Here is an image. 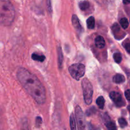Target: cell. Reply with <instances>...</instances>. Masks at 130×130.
<instances>
[{"label":"cell","mask_w":130,"mask_h":130,"mask_svg":"<svg viewBox=\"0 0 130 130\" xmlns=\"http://www.w3.org/2000/svg\"><path fill=\"white\" fill-rule=\"evenodd\" d=\"M17 76L19 82L28 94L39 104L46 102V91L39 79L25 68H20Z\"/></svg>","instance_id":"6da1fadb"},{"label":"cell","mask_w":130,"mask_h":130,"mask_svg":"<svg viewBox=\"0 0 130 130\" xmlns=\"http://www.w3.org/2000/svg\"><path fill=\"white\" fill-rule=\"evenodd\" d=\"M0 18L1 24L10 25L15 17V10L9 0H1Z\"/></svg>","instance_id":"7a4b0ae2"},{"label":"cell","mask_w":130,"mask_h":130,"mask_svg":"<svg viewBox=\"0 0 130 130\" xmlns=\"http://www.w3.org/2000/svg\"><path fill=\"white\" fill-rule=\"evenodd\" d=\"M81 84H82V88L83 91V96L85 104L86 105H90L92 102L93 93L92 84L86 78L83 79Z\"/></svg>","instance_id":"3957f363"},{"label":"cell","mask_w":130,"mask_h":130,"mask_svg":"<svg viewBox=\"0 0 130 130\" xmlns=\"http://www.w3.org/2000/svg\"><path fill=\"white\" fill-rule=\"evenodd\" d=\"M69 72L74 79L79 81L85 75V66L82 63H74L69 67Z\"/></svg>","instance_id":"277c9868"},{"label":"cell","mask_w":130,"mask_h":130,"mask_svg":"<svg viewBox=\"0 0 130 130\" xmlns=\"http://www.w3.org/2000/svg\"><path fill=\"white\" fill-rule=\"evenodd\" d=\"M75 114H76L75 116H76L77 128L79 129H85V125H86L85 115H84V113L83 112L82 109H81V107L79 106H77L76 107Z\"/></svg>","instance_id":"5b68a950"},{"label":"cell","mask_w":130,"mask_h":130,"mask_svg":"<svg viewBox=\"0 0 130 130\" xmlns=\"http://www.w3.org/2000/svg\"><path fill=\"white\" fill-rule=\"evenodd\" d=\"M110 98L116 106L122 107L125 104L121 95L119 93L116 91H112L110 93Z\"/></svg>","instance_id":"8992f818"},{"label":"cell","mask_w":130,"mask_h":130,"mask_svg":"<svg viewBox=\"0 0 130 130\" xmlns=\"http://www.w3.org/2000/svg\"><path fill=\"white\" fill-rule=\"evenodd\" d=\"M72 25H73L74 27L76 29V31L78 33H81L83 30V29L82 26H81V24H80L79 20L78 17H77V15H73L72 17Z\"/></svg>","instance_id":"52a82bcc"},{"label":"cell","mask_w":130,"mask_h":130,"mask_svg":"<svg viewBox=\"0 0 130 130\" xmlns=\"http://www.w3.org/2000/svg\"><path fill=\"white\" fill-rule=\"evenodd\" d=\"M95 46H96L97 48L102 49V48L105 47V41L102 36H98L95 39Z\"/></svg>","instance_id":"ba28073f"},{"label":"cell","mask_w":130,"mask_h":130,"mask_svg":"<svg viewBox=\"0 0 130 130\" xmlns=\"http://www.w3.org/2000/svg\"><path fill=\"white\" fill-rule=\"evenodd\" d=\"M113 81L117 84L123 83L125 81V77H124V76L123 74H116L113 77Z\"/></svg>","instance_id":"9c48e42d"},{"label":"cell","mask_w":130,"mask_h":130,"mask_svg":"<svg viewBox=\"0 0 130 130\" xmlns=\"http://www.w3.org/2000/svg\"><path fill=\"white\" fill-rule=\"evenodd\" d=\"M32 59L34 60L38 61V62H44V60H45L46 57L45 56L43 55H38L37 53H33L32 55Z\"/></svg>","instance_id":"30bf717a"},{"label":"cell","mask_w":130,"mask_h":130,"mask_svg":"<svg viewBox=\"0 0 130 130\" xmlns=\"http://www.w3.org/2000/svg\"><path fill=\"white\" fill-rule=\"evenodd\" d=\"M86 23H87V27L88 29H93L95 27V18L93 17H90L86 20Z\"/></svg>","instance_id":"8fae6325"},{"label":"cell","mask_w":130,"mask_h":130,"mask_svg":"<svg viewBox=\"0 0 130 130\" xmlns=\"http://www.w3.org/2000/svg\"><path fill=\"white\" fill-rule=\"evenodd\" d=\"M57 53H58V63L59 68L60 69L62 66V62H63V54H62V51L60 47H58L57 50Z\"/></svg>","instance_id":"7c38bea8"},{"label":"cell","mask_w":130,"mask_h":130,"mask_svg":"<svg viewBox=\"0 0 130 130\" xmlns=\"http://www.w3.org/2000/svg\"><path fill=\"white\" fill-rule=\"evenodd\" d=\"M79 7L82 11H85L90 7V3L88 1H82L79 3Z\"/></svg>","instance_id":"4fadbf2b"},{"label":"cell","mask_w":130,"mask_h":130,"mask_svg":"<svg viewBox=\"0 0 130 130\" xmlns=\"http://www.w3.org/2000/svg\"><path fill=\"white\" fill-rule=\"evenodd\" d=\"M96 103L97 104L98 107L100 108V109H103L104 107V105H105V99L103 96H100L96 99Z\"/></svg>","instance_id":"5bb4252c"},{"label":"cell","mask_w":130,"mask_h":130,"mask_svg":"<svg viewBox=\"0 0 130 130\" xmlns=\"http://www.w3.org/2000/svg\"><path fill=\"white\" fill-rule=\"evenodd\" d=\"M76 118H75L74 114H72L70 116V126L72 129H76Z\"/></svg>","instance_id":"9a60e30c"},{"label":"cell","mask_w":130,"mask_h":130,"mask_svg":"<svg viewBox=\"0 0 130 130\" xmlns=\"http://www.w3.org/2000/svg\"><path fill=\"white\" fill-rule=\"evenodd\" d=\"M120 24L121 25L122 27L124 29H126L128 28V25H129V22H128V20H127L126 18H123L120 20Z\"/></svg>","instance_id":"2e32d148"},{"label":"cell","mask_w":130,"mask_h":130,"mask_svg":"<svg viewBox=\"0 0 130 130\" xmlns=\"http://www.w3.org/2000/svg\"><path fill=\"white\" fill-rule=\"evenodd\" d=\"M113 58H114V61L116 63H119L122 61V55L120 53H115L113 55Z\"/></svg>","instance_id":"e0dca14e"},{"label":"cell","mask_w":130,"mask_h":130,"mask_svg":"<svg viewBox=\"0 0 130 130\" xmlns=\"http://www.w3.org/2000/svg\"><path fill=\"white\" fill-rule=\"evenodd\" d=\"M105 126H106V127L107 128V129H109L113 130V129H117L115 123H113V122L108 121L107 123H106V124H105Z\"/></svg>","instance_id":"ac0fdd59"},{"label":"cell","mask_w":130,"mask_h":130,"mask_svg":"<svg viewBox=\"0 0 130 130\" xmlns=\"http://www.w3.org/2000/svg\"><path fill=\"white\" fill-rule=\"evenodd\" d=\"M118 122H119V125H120V126L122 127V128H124V127L126 126L127 124H128L124 118H120V119H119Z\"/></svg>","instance_id":"d6986e66"},{"label":"cell","mask_w":130,"mask_h":130,"mask_svg":"<svg viewBox=\"0 0 130 130\" xmlns=\"http://www.w3.org/2000/svg\"><path fill=\"white\" fill-rule=\"evenodd\" d=\"M46 5H47V8H48V11L49 13L52 12V2L51 0H46Z\"/></svg>","instance_id":"ffe728a7"},{"label":"cell","mask_w":130,"mask_h":130,"mask_svg":"<svg viewBox=\"0 0 130 130\" xmlns=\"http://www.w3.org/2000/svg\"><path fill=\"white\" fill-rule=\"evenodd\" d=\"M112 29L113 32H114V33H116L118 30H120V27H119L118 24H114L112 26Z\"/></svg>","instance_id":"44dd1931"},{"label":"cell","mask_w":130,"mask_h":130,"mask_svg":"<svg viewBox=\"0 0 130 130\" xmlns=\"http://www.w3.org/2000/svg\"><path fill=\"white\" fill-rule=\"evenodd\" d=\"M124 95L127 100L130 101V90H127L124 93Z\"/></svg>","instance_id":"7402d4cb"},{"label":"cell","mask_w":130,"mask_h":130,"mask_svg":"<svg viewBox=\"0 0 130 130\" xmlns=\"http://www.w3.org/2000/svg\"><path fill=\"white\" fill-rule=\"evenodd\" d=\"M36 124L37 125H39L42 123V119L40 117H37L36 118Z\"/></svg>","instance_id":"603a6c76"},{"label":"cell","mask_w":130,"mask_h":130,"mask_svg":"<svg viewBox=\"0 0 130 130\" xmlns=\"http://www.w3.org/2000/svg\"><path fill=\"white\" fill-rule=\"evenodd\" d=\"M124 48H125L126 50L128 52V53H130V43H126V44H124Z\"/></svg>","instance_id":"cb8c5ba5"},{"label":"cell","mask_w":130,"mask_h":130,"mask_svg":"<svg viewBox=\"0 0 130 130\" xmlns=\"http://www.w3.org/2000/svg\"><path fill=\"white\" fill-rule=\"evenodd\" d=\"M96 1L100 4H102V3L106 4V3H108L110 2L112 0H96Z\"/></svg>","instance_id":"d4e9b609"},{"label":"cell","mask_w":130,"mask_h":130,"mask_svg":"<svg viewBox=\"0 0 130 130\" xmlns=\"http://www.w3.org/2000/svg\"><path fill=\"white\" fill-rule=\"evenodd\" d=\"M123 3L125 5H128V4L130 3V0H123Z\"/></svg>","instance_id":"484cf974"},{"label":"cell","mask_w":130,"mask_h":130,"mask_svg":"<svg viewBox=\"0 0 130 130\" xmlns=\"http://www.w3.org/2000/svg\"><path fill=\"white\" fill-rule=\"evenodd\" d=\"M128 110H129V112H130V105H129V106L128 107Z\"/></svg>","instance_id":"4316f807"}]
</instances>
